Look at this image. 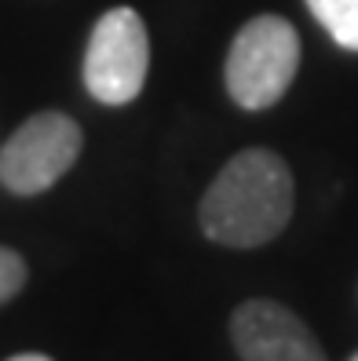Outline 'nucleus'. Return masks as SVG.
Segmentation results:
<instances>
[{
  "label": "nucleus",
  "mask_w": 358,
  "mask_h": 361,
  "mask_svg": "<svg viewBox=\"0 0 358 361\" xmlns=\"http://www.w3.org/2000/svg\"><path fill=\"white\" fill-rule=\"evenodd\" d=\"M292 204L297 186L289 164L267 146H249L230 157L205 190L198 223L205 238L223 248H260L289 226Z\"/></svg>",
  "instance_id": "nucleus-1"
},
{
  "label": "nucleus",
  "mask_w": 358,
  "mask_h": 361,
  "mask_svg": "<svg viewBox=\"0 0 358 361\" xmlns=\"http://www.w3.org/2000/svg\"><path fill=\"white\" fill-rule=\"evenodd\" d=\"M300 33L282 15H256L234 33L223 80L241 110H270L297 80Z\"/></svg>",
  "instance_id": "nucleus-2"
},
{
  "label": "nucleus",
  "mask_w": 358,
  "mask_h": 361,
  "mask_svg": "<svg viewBox=\"0 0 358 361\" xmlns=\"http://www.w3.org/2000/svg\"><path fill=\"white\" fill-rule=\"evenodd\" d=\"M150 73V37L136 8H110L92 26L84 48V88L102 106H124L139 99Z\"/></svg>",
  "instance_id": "nucleus-3"
},
{
  "label": "nucleus",
  "mask_w": 358,
  "mask_h": 361,
  "mask_svg": "<svg viewBox=\"0 0 358 361\" xmlns=\"http://www.w3.org/2000/svg\"><path fill=\"white\" fill-rule=\"evenodd\" d=\"M80 124L59 110L33 114L0 150V183L18 197L52 190L80 157Z\"/></svg>",
  "instance_id": "nucleus-4"
},
{
  "label": "nucleus",
  "mask_w": 358,
  "mask_h": 361,
  "mask_svg": "<svg viewBox=\"0 0 358 361\" xmlns=\"http://www.w3.org/2000/svg\"><path fill=\"white\" fill-rule=\"evenodd\" d=\"M230 343L241 361H329L318 336L275 300H245L230 314Z\"/></svg>",
  "instance_id": "nucleus-5"
},
{
  "label": "nucleus",
  "mask_w": 358,
  "mask_h": 361,
  "mask_svg": "<svg viewBox=\"0 0 358 361\" xmlns=\"http://www.w3.org/2000/svg\"><path fill=\"white\" fill-rule=\"evenodd\" d=\"M318 26L344 51H358V0H304Z\"/></svg>",
  "instance_id": "nucleus-6"
},
{
  "label": "nucleus",
  "mask_w": 358,
  "mask_h": 361,
  "mask_svg": "<svg viewBox=\"0 0 358 361\" xmlns=\"http://www.w3.org/2000/svg\"><path fill=\"white\" fill-rule=\"evenodd\" d=\"M23 285H26V259L15 248L0 245V303L15 300L23 292Z\"/></svg>",
  "instance_id": "nucleus-7"
},
{
  "label": "nucleus",
  "mask_w": 358,
  "mask_h": 361,
  "mask_svg": "<svg viewBox=\"0 0 358 361\" xmlns=\"http://www.w3.org/2000/svg\"><path fill=\"white\" fill-rule=\"evenodd\" d=\"M8 361H52L48 354H15V357H8Z\"/></svg>",
  "instance_id": "nucleus-8"
},
{
  "label": "nucleus",
  "mask_w": 358,
  "mask_h": 361,
  "mask_svg": "<svg viewBox=\"0 0 358 361\" xmlns=\"http://www.w3.org/2000/svg\"><path fill=\"white\" fill-rule=\"evenodd\" d=\"M351 361H358V354H354V357H351Z\"/></svg>",
  "instance_id": "nucleus-9"
}]
</instances>
